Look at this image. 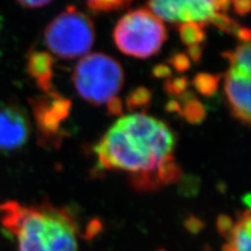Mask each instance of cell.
Segmentation results:
<instances>
[{"label": "cell", "mask_w": 251, "mask_h": 251, "mask_svg": "<svg viewBox=\"0 0 251 251\" xmlns=\"http://www.w3.org/2000/svg\"><path fill=\"white\" fill-rule=\"evenodd\" d=\"M0 222L17 240L18 251H77L76 223L66 208L9 201L0 205Z\"/></svg>", "instance_id": "6da1fadb"}, {"label": "cell", "mask_w": 251, "mask_h": 251, "mask_svg": "<svg viewBox=\"0 0 251 251\" xmlns=\"http://www.w3.org/2000/svg\"><path fill=\"white\" fill-rule=\"evenodd\" d=\"M73 81L82 99L100 106L122 89L125 74L120 62L105 53L93 52L77 62Z\"/></svg>", "instance_id": "7a4b0ae2"}, {"label": "cell", "mask_w": 251, "mask_h": 251, "mask_svg": "<svg viewBox=\"0 0 251 251\" xmlns=\"http://www.w3.org/2000/svg\"><path fill=\"white\" fill-rule=\"evenodd\" d=\"M115 45L123 53L147 59L158 52L167 40L164 23L150 10L131 11L116 23L113 30Z\"/></svg>", "instance_id": "3957f363"}, {"label": "cell", "mask_w": 251, "mask_h": 251, "mask_svg": "<svg viewBox=\"0 0 251 251\" xmlns=\"http://www.w3.org/2000/svg\"><path fill=\"white\" fill-rule=\"evenodd\" d=\"M96 40V29L87 15L75 6L59 14L44 31L47 49L63 60L84 57Z\"/></svg>", "instance_id": "277c9868"}, {"label": "cell", "mask_w": 251, "mask_h": 251, "mask_svg": "<svg viewBox=\"0 0 251 251\" xmlns=\"http://www.w3.org/2000/svg\"><path fill=\"white\" fill-rule=\"evenodd\" d=\"M100 168L127 171L131 174L155 171L158 160L139 140L113 125L94 147Z\"/></svg>", "instance_id": "5b68a950"}, {"label": "cell", "mask_w": 251, "mask_h": 251, "mask_svg": "<svg viewBox=\"0 0 251 251\" xmlns=\"http://www.w3.org/2000/svg\"><path fill=\"white\" fill-rule=\"evenodd\" d=\"M30 104L37 125L39 143L45 148L58 149L66 135L61 124L67 120L72 111V100L51 90L30 100Z\"/></svg>", "instance_id": "8992f818"}, {"label": "cell", "mask_w": 251, "mask_h": 251, "mask_svg": "<svg viewBox=\"0 0 251 251\" xmlns=\"http://www.w3.org/2000/svg\"><path fill=\"white\" fill-rule=\"evenodd\" d=\"M115 125L138 139L158 161L172 155L174 150L176 141L174 133L167 124L154 117L138 112L121 117Z\"/></svg>", "instance_id": "52a82bcc"}, {"label": "cell", "mask_w": 251, "mask_h": 251, "mask_svg": "<svg viewBox=\"0 0 251 251\" xmlns=\"http://www.w3.org/2000/svg\"><path fill=\"white\" fill-rule=\"evenodd\" d=\"M148 5L160 20L178 25L186 22L216 25L226 15L217 11L215 0H149Z\"/></svg>", "instance_id": "ba28073f"}, {"label": "cell", "mask_w": 251, "mask_h": 251, "mask_svg": "<svg viewBox=\"0 0 251 251\" xmlns=\"http://www.w3.org/2000/svg\"><path fill=\"white\" fill-rule=\"evenodd\" d=\"M30 127L25 112L15 105H0V152H12L26 144Z\"/></svg>", "instance_id": "9c48e42d"}, {"label": "cell", "mask_w": 251, "mask_h": 251, "mask_svg": "<svg viewBox=\"0 0 251 251\" xmlns=\"http://www.w3.org/2000/svg\"><path fill=\"white\" fill-rule=\"evenodd\" d=\"M224 89L227 101L235 119L250 125V76L229 69L225 75Z\"/></svg>", "instance_id": "30bf717a"}, {"label": "cell", "mask_w": 251, "mask_h": 251, "mask_svg": "<svg viewBox=\"0 0 251 251\" xmlns=\"http://www.w3.org/2000/svg\"><path fill=\"white\" fill-rule=\"evenodd\" d=\"M52 66L53 60L49 52L34 50L29 53L26 65L27 73L35 78L37 85L44 92L53 90Z\"/></svg>", "instance_id": "8fae6325"}, {"label": "cell", "mask_w": 251, "mask_h": 251, "mask_svg": "<svg viewBox=\"0 0 251 251\" xmlns=\"http://www.w3.org/2000/svg\"><path fill=\"white\" fill-rule=\"evenodd\" d=\"M228 242L233 251H251V216L246 210L234 224Z\"/></svg>", "instance_id": "7c38bea8"}, {"label": "cell", "mask_w": 251, "mask_h": 251, "mask_svg": "<svg viewBox=\"0 0 251 251\" xmlns=\"http://www.w3.org/2000/svg\"><path fill=\"white\" fill-rule=\"evenodd\" d=\"M250 42H242L235 47L232 51L223 52L225 57L230 63L231 70H234L243 75L250 76L251 75V56H250Z\"/></svg>", "instance_id": "4fadbf2b"}, {"label": "cell", "mask_w": 251, "mask_h": 251, "mask_svg": "<svg viewBox=\"0 0 251 251\" xmlns=\"http://www.w3.org/2000/svg\"><path fill=\"white\" fill-rule=\"evenodd\" d=\"M156 176L162 185L174 184L182 177V170L172 155L162 158L155 170Z\"/></svg>", "instance_id": "5bb4252c"}, {"label": "cell", "mask_w": 251, "mask_h": 251, "mask_svg": "<svg viewBox=\"0 0 251 251\" xmlns=\"http://www.w3.org/2000/svg\"><path fill=\"white\" fill-rule=\"evenodd\" d=\"M179 114L191 125H199L206 117V109L196 98L182 101Z\"/></svg>", "instance_id": "9a60e30c"}, {"label": "cell", "mask_w": 251, "mask_h": 251, "mask_svg": "<svg viewBox=\"0 0 251 251\" xmlns=\"http://www.w3.org/2000/svg\"><path fill=\"white\" fill-rule=\"evenodd\" d=\"M179 35L182 43L187 47L192 45H200L205 40L204 26L196 22H186L179 25Z\"/></svg>", "instance_id": "2e32d148"}, {"label": "cell", "mask_w": 251, "mask_h": 251, "mask_svg": "<svg viewBox=\"0 0 251 251\" xmlns=\"http://www.w3.org/2000/svg\"><path fill=\"white\" fill-rule=\"evenodd\" d=\"M221 76L201 73L195 75L193 80V86L202 96L206 98L214 97L218 91Z\"/></svg>", "instance_id": "e0dca14e"}, {"label": "cell", "mask_w": 251, "mask_h": 251, "mask_svg": "<svg viewBox=\"0 0 251 251\" xmlns=\"http://www.w3.org/2000/svg\"><path fill=\"white\" fill-rule=\"evenodd\" d=\"M131 184L136 188L137 191H154L162 186L156 176V172H140L131 174Z\"/></svg>", "instance_id": "ac0fdd59"}, {"label": "cell", "mask_w": 251, "mask_h": 251, "mask_svg": "<svg viewBox=\"0 0 251 251\" xmlns=\"http://www.w3.org/2000/svg\"><path fill=\"white\" fill-rule=\"evenodd\" d=\"M152 93L146 87H137L133 90L126 99V105L129 111L134 110H146L151 103Z\"/></svg>", "instance_id": "d6986e66"}, {"label": "cell", "mask_w": 251, "mask_h": 251, "mask_svg": "<svg viewBox=\"0 0 251 251\" xmlns=\"http://www.w3.org/2000/svg\"><path fill=\"white\" fill-rule=\"evenodd\" d=\"M88 6L96 12H112L128 6L133 0H86Z\"/></svg>", "instance_id": "ffe728a7"}, {"label": "cell", "mask_w": 251, "mask_h": 251, "mask_svg": "<svg viewBox=\"0 0 251 251\" xmlns=\"http://www.w3.org/2000/svg\"><path fill=\"white\" fill-rule=\"evenodd\" d=\"M190 82L186 76H178L175 78H170L164 84V91H166L170 96H181L184 93L187 88Z\"/></svg>", "instance_id": "44dd1931"}, {"label": "cell", "mask_w": 251, "mask_h": 251, "mask_svg": "<svg viewBox=\"0 0 251 251\" xmlns=\"http://www.w3.org/2000/svg\"><path fill=\"white\" fill-rule=\"evenodd\" d=\"M169 63L179 73H184L191 67L190 58L187 57V54L182 52L173 54V56L169 59Z\"/></svg>", "instance_id": "7402d4cb"}, {"label": "cell", "mask_w": 251, "mask_h": 251, "mask_svg": "<svg viewBox=\"0 0 251 251\" xmlns=\"http://www.w3.org/2000/svg\"><path fill=\"white\" fill-rule=\"evenodd\" d=\"M234 223L232 219L227 215H220L217 218V230L223 238L228 239L233 228Z\"/></svg>", "instance_id": "603a6c76"}, {"label": "cell", "mask_w": 251, "mask_h": 251, "mask_svg": "<svg viewBox=\"0 0 251 251\" xmlns=\"http://www.w3.org/2000/svg\"><path fill=\"white\" fill-rule=\"evenodd\" d=\"M103 230V223L100 219H92L85 227L84 238L86 240H92Z\"/></svg>", "instance_id": "cb8c5ba5"}, {"label": "cell", "mask_w": 251, "mask_h": 251, "mask_svg": "<svg viewBox=\"0 0 251 251\" xmlns=\"http://www.w3.org/2000/svg\"><path fill=\"white\" fill-rule=\"evenodd\" d=\"M204 226H205V224L202 220L195 216H190L184 220V228L192 234L200 233L203 230Z\"/></svg>", "instance_id": "d4e9b609"}, {"label": "cell", "mask_w": 251, "mask_h": 251, "mask_svg": "<svg viewBox=\"0 0 251 251\" xmlns=\"http://www.w3.org/2000/svg\"><path fill=\"white\" fill-rule=\"evenodd\" d=\"M108 112L113 116H120L123 113V101L120 98L113 97L107 101Z\"/></svg>", "instance_id": "484cf974"}, {"label": "cell", "mask_w": 251, "mask_h": 251, "mask_svg": "<svg viewBox=\"0 0 251 251\" xmlns=\"http://www.w3.org/2000/svg\"><path fill=\"white\" fill-rule=\"evenodd\" d=\"M231 4L235 14L245 16L250 12L251 0H231Z\"/></svg>", "instance_id": "4316f807"}, {"label": "cell", "mask_w": 251, "mask_h": 251, "mask_svg": "<svg viewBox=\"0 0 251 251\" xmlns=\"http://www.w3.org/2000/svg\"><path fill=\"white\" fill-rule=\"evenodd\" d=\"M152 75L156 78H171L172 70L167 64H158L153 68Z\"/></svg>", "instance_id": "83f0119b"}, {"label": "cell", "mask_w": 251, "mask_h": 251, "mask_svg": "<svg viewBox=\"0 0 251 251\" xmlns=\"http://www.w3.org/2000/svg\"><path fill=\"white\" fill-rule=\"evenodd\" d=\"M203 50L201 45H192L187 47V57L194 62H199L202 58Z\"/></svg>", "instance_id": "f1b7e54d"}, {"label": "cell", "mask_w": 251, "mask_h": 251, "mask_svg": "<svg viewBox=\"0 0 251 251\" xmlns=\"http://www.w3.org/2000/svg\"><path fill=\"white\" fill-rule=\"evenodd\" d=\"M17 1L28 9H38V7H42L46 4L51 2L52 0H17Z\"/></svg>", "instance_id": "f546056e"}, {"label": "cell", "mask_w": 251, "mask_h": 251, "mask_svg": "<svg viewBox=\"0 0 251 251\" xmlns=\"http://www.w3.org/2000/svg\"><path fill=\"white\" fill-rule=\"evenodd\" d=\"M166 110L168 112H177L179 113L181 110V103L178 100H171L166 105Z\"/></svg>", "instance_id": "4dcf8cb0"}, {"label": "cell", "mask_w": 251, "mask_h": 251, "mask_svg": "<svg viewBox=\"0 0 251 251\" xmlns=\"http://www.w3.org/2000/svg\"><path fill=\"white\" fill-rule=\"evenodd\" d=\"M235 36L240 39L241 42H250V30L247 27L240 26Z\"/></svg>", "instance_id": "1f68e13d"}]
</instances>
